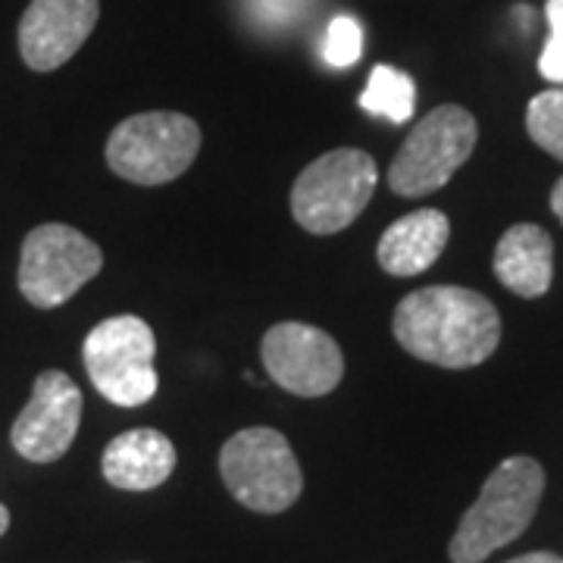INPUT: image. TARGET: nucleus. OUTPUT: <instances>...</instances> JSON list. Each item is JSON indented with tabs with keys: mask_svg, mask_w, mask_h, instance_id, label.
Listing matches in <instances>:
<instances>
[{
	"mask_svg": "<svg viewBox=\"0 0 563 563\" xmlns=\"http://www.w3.org/2000/svg\"><path fill=\"white\" fill-rule=\"evenodd\" d=\"M395 339L407 354L444 369L485 363L501 342V317L485 295L461 285H429L395 307Z\"/></svg>",
	"mask_w": 563,
	"mask_h": 563,
	"instance_id": "obj_1",
	"label": "nucleus"
},
{
	"mask_svg": "<svg viewBox=\"0 0 563 563\" xmlns=\"http://www.w3.org/2000/svg\"><path fill=\"white\" fill-rule=\"evenodd\" d=\"M544 495V470L532 457H507L485 479L476 504L461 517L448 544L454 563H483L498 548L520 539Z\"/></svg>",
	"mask_w": 563,
	"mask_h": 563,
	"instance_id": "obj_2",
	"label": "nucleus"
},
{
	"mask_svg": "<svg viewBox=\"0 0 563 563\" xmlns=\"http://www.w3.org/2000/svg\"><path fill=\"white\" fill-rule=\"evenodd\" d=\"M201 151V129L185 113L151 110L122 120L107 139V166L135 185L179 179Z\"/></svg>",
	"mask_w": 563,
	"mask_h": 563,
	"instance_id": "obj_3",
	"label": "nucleus"
},
{
	"mask_svg": "<svg viewBox=\"0 0 563 563\" xmlns=\"http://www.w3.org/2000/svg\"><path fill=\"white\" fill-rule=\"evenodd\" d=\"M379 181L376 161L357 147L322 154L291 188V213L313 235H335L363 213Z\"/></svg>",
	"mask_w": 563,
	"mask_h": 563,
	"instance_id": "obj_4",
	"label": "nucleus"
},
{
	"mask_svg": "<svg viewBox=\"0 0 563 563\" xmlns=\"http://www.w3.org/2000/svg\"><path fill=\"white\" fill-rule=\"evenodd\" d=\"M220 473L232 498L257 514H282L301 498L303 476L288 439L266 429H242L220 451Z\"/></svg>",
	"mask_w": 563,
	"mask_h": 563,
	"instance_id": "obj_5",
	"label": "nucleus"
},
{
	"mask_svg": "<svg viewBox=\"0 0 563 563\" xmlns=\"http://www.w3.org/2000/svg\"><path fill=\"white\" fill-rule=\"evenodd\" d=\"M479 139V125L457 103L435 107L404 139L401 151L388 166V188L401 198H422L444 188L451 176L470 161Z\"/></svg>",
	"mask_w": 563,
	"mask_h": 563,
	"instance_id": "obj_6",
	"label": "nucleus"
},
{
	"mask_svg": "<svg viewBox=\"0 0 563 563\" xmlns=\"http://www.w3.org/2000/svg\"><path fill=\"white\" fill-rule=\"evenodd\" d=\"M91 385L117 407H141L157 395V339L141 317L98 322L81 344Z\"/></svg>",
	"mask_w": 563,
	"mask_h": 563,
	"instance_id": "obj_7",
	"label": "nucleus"
},
{
	"mask_svg": "<svg viewBox=\"0 0 563 563\" xmlns=\"http://www.w3.org/2000/svg\"><path fill=\"white\" fill-rule=\"evenodd\" d=\"M103 254L79 229L44 222L22 242L20 291L38 310L63 307L101 273Z\"/></svg>",
	"mask_w": 563,
	"mask_h": 563,
	"instance_id": "obj_8",
	"label": "nucleus"
},
{
	"mask_svg": "<svg viewBox=\"0 0 563 563\" xmlns=\"http://www.w3.org/2000/svg\"><path fill=\"white\" fill-rule=\"evenodd\" d=\"M261 357L269 379L298 398H322L344 376L339 342L307 322H276L263 335Z\"/></svg>",
	"mask_w": 563,
	"mask_h": 563,
	"instance_id": "obj_9",
	"label": "nucleus"
},
{
	"mask_svg": "<svg viewBox=\"0 0 563 563\" xmlns=\"http://www.w3.org/2000/svg\"><path fill=\"white\" fill-rule=\"evenodd\" d=\"M81 422V388L60 369L41 373L32 398L10 429L16 454L32 463H54L76 442Z\"/></svg>",
	"mask_w": 563,
	"mask_h": 563,
	"instance_id": "obj_10",
	"label": "nucleus"
},
{
	"mask_svg": "<svg viewBox=\"0 0 563 563\" xmlns=\"http://www.w3.org/2000/svg\"><path fill=\"white\" fill-rule=\"evenodd\" d=\"M101 0H32L20 20V54L29 69L54 73L95 32Z\"/></svg>",
	"mask_w": 563,
	"mask_h": 563,
	"instance_id": "obj_11",
	"label": "nucleus"
},
{
	"mask_svg": "<svg viewBox=\"0 0 563 563\" xmlns=\"http://www.w3.org/2000/svg\"><path fill=\"white\" fill-rule=\"evenodd\" d=\"M103 479L122 492H151L176 470V444L157 429H129L103 451Z\"/></svg>",
	"mask_w": 563,
	"mask_h": 563,
	"instance_id": "obj_12",
	"label": "nucleus"
},
{
	"mask_svg": "<svg viewBox=\"0 0 563 563\" xmlns=\"http://www.w3.org/2000/svg\"><path fill=\"white\" fill-rule=\"evenodd\" d=\"M451 239V222L442 210H413L398 222H391L379 239L376 257L388 276H420L439 261Z\"/></svg>",
	"mask_w": 563,
	"mask_h": 563,
	"instance_id": "obj_13",
	"label": "nucleus"
},
{
	"mask_svg": "<svg viewBox=\"0 0 563 563\" xmlns=\"http://www.w3.org/2000/svg\"><path fill=\"white\" fill-rule=\"evenodd\" d=\"M495 276L520 298H542L554 279V242L536 222H517L495 247Z\"/></svg>",
	"mask_w": 563,
	"mask_h": 563,
	"instance_id": "obj_14",
	"label": "nucleus"
},
{
	"mask_svg": "<svg viewBox=\"0 0 563 563\" xmlns=\"http://www.w3.org/2000/svg\"><path fill=\"white\" fill-rule=\"evenodd\" d=\"M357 103H361L366 113L385 117L388 122L401 125L417 110V85H413V79L407 73L383 63V66H376L369 73V81H366V88H363L361 101Z\"/></svg>",
	"mask_w": 563,
	"mask_h": 563,
	"instance_id": "obj_15",
	"label": "nucleus"
},
{
	"mask_svg": "<svg viewBox=\"0 0 563 563\" xmlns=\"http://www.w3.org/2000/svg\"><path fill=\"white\" fill-rule=\"evenodd\" d=\"M526 129L542 151L563 161V88H548L529 101Z\"/></svg>",
	"mask_w": 563,
	"mask_h": 563,
	"instance_id": "obj_16",
	"label": "nucleus"
},
{
	"mask_svg": "<svg viewBox=\"0 0 563 563\" xmlns=\"http://www.w3.org/2000/svg\"><path fill=\"white\" fill-rule=\"evenodd\" d=\"M363 54V29L354 16H335L325 29L322 38V60L332 69H347L361 60Z\"/></svg>",
	"mask_w": 563,
	"mask_h": 563,
	"instance_id": "obj_17",
	"label": "nucleus"
},
{
	"mask_svg": "<svg viewBox=\"0 0 563 563\" xmlns=\"http://www.w3.org/2000/svg\"><path fill=\"white\" fill-rule=\"evenodd\" d=\"M544 16H548L551 35H548L542 54H539V73L548 81L563 85V0H548Z\"/></svg>",
	"mask_w": 563,
	"mask_h": 563,
	"instance_id": "obj_18",
	"label": "nucleus"
},
{
	"mask_svg": "<svg viewBox=\"0 0 563 563\" xmlns=\"http://www.w3.org/2000/svg\"><path fill=\"white\" fill-rule=\"evenodd\" d=\"M507 563H561L558 554H551V551H532V554H523V558H514V561Z\"/></svg>",
	"mask_w": 563,
	"mask_h": 563,
	"instance_id": "obj_19",
	"label": "nucleus"
},
{
	"mask_svg": "<svg viewBox=\"0 0 563 563\" xmlns=\"http://www.w3.org/2000/svg\"><path fill=\"white\" fill-rule=\"evenodd\" d=\"M551 210H554V217L563 222V176L554 185V191H551Z\"/></svg>",
	"mask_w": 563,
	"mask_h": 563,
	"instance_id": "obj_20",
	"label": "nucleus"
},
{
	"mask_svg": "<svg viewBox=\"0 0 563 563\" xmlns=\"http://www.w3.org/2000/svg\"><path fill=\"white\" fill-rule=\"evenodd\" d=\"M7 529H10V510H7V507L0 504V536H3Z\"/></svg>",
	"mask_w": 563,
	"mask_h": 563,
	"instance_id": "obj_21",
	"label": "nucleus"
},
{
	"mask_svg": "<svg viewBox=\"0 0 563 563\" xmlns=\"http://www.w3.org/2000/svg\"><path fill=\"white\" fill-rule=\"evenodd\" d=\"M561 563H563V561H561Z\"/></svg>",
	"mask_w": 563,
	"mask_h": 563,
	"instance_id": "obj_22",
	"label": "nucleus"
}]
</instances>
